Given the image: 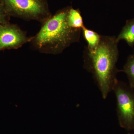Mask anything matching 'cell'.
Returning a JSON list of instances; mask_svg holds the SVG:
<instances>
[{"label":"cell","mask_w":134,"mask_h":134,"mask_svg":"<svg viewBox=\"0 0 134 134\" xmlns=\"http://www.w3.org/2000/svg\"><path fill=\"white\" fill-rule=\"evenodd\" d=\"M128 134H130V133H129Z\"/></svg>","instance_id":"obj_11"},{"label":"cell","mask_w":134,"mask_h":134,"mask_svg":"<svg viewBox=\"0 0 134 134\" xmlns=\"http://www.w3.org/2000/svg\"><path fill=\"white\" fill-rule=\"evenodd\" d=\"M69 7L60 10L43 23L37 34L32 38V44L41 53L58 54L79 42L82 30L73 29L67 23Z\"/></svg>","instance_id":"obj_2"},{"label":"cell","mask_w":134,"mask_h":134,"mask_svg":"<svg viewBox=\"0 0 134 134\" xmlns=\"http://www.w3.org/2000/svg\"><path fill=\"white\" fill-rule=\"evenodd\" d=\"M122 71L127 75L129 86L134 89V54L129 57Z\"/></svg>","instance_id":"obj_9"},{"label":"cell","mask_w":134,"mask_h":134,"mask_svg":"<svg viewBox=\"0 0 134 134\" xmlns=\"http://www.w3.org/2000/svg\"><path fill=\"white\" fill-rule=\"evenodd\" d=\"M82 32L84 38L87 42L86 49L90 52L95 51L100 42L101 35L85 26L82 29Z\"/></svg>","instance_id":"obj_8"},{"label":"cell","mask_w":134,"mask_h":134,"mask_svg":"<svg viewBox=\"0 0 134 134\" xmlns=\"http://www.w3.org/2000/svg\"><path fill=\"white\" fill-rule=\"evenodd\" d=\"M66 20L69 26L73 29L82 30L85 26L80 11L72 7H69Z\"/></svg>","instance_id":"obj_7"},{"label":"cell","mask_w":134,"mask_h":134,"mask_svg":"<svg viewBox=\"0 0 134 134\" xmlns=\"http://www.w3.org/2000/svg\"><path fill=\"white\" fill-rule=\"evenodd\" d=\"M116 40L118 42L125 40L130 47L134 45V18L127 21Z\"/></svg>","instance_id":"obj_6"},{"label":"cell","mask_w":134,"mask_h":134,"mask_svg":"<svg viewBox=\"0 0 134 134\" xmlns=\"http://www.w3.org/2000/svg\"><path fill=\"white\" fill-rule=\"evenodd\" d=\"M7 12L26 20L42 23L51 16L46 0H3Z\"/></svg>","instance_id":"obj_3"},{"label":"cell","mask_w":134,"mask_h":134,"mask_svg":"<svg viewBox=\"0 0 134 134\" xmlns=\"http://www.w3.org/2000/svg\"><path fill=\"white\" fill-rule=\"evenodd\" d=\"M118 43L116 37L101 36L95 51H84V67L93 75L104 99L112 91L118 81L117 74L121 71L116 67Z\"/></svg>","instance_id":"obj_1"},{"label":"cell","mask_w":134,"mask_h":134,"mask_svg":"<svg viewBox=\"0 0 134 134\" xmlns=\"http://www.w3.org/2000/svg\"><path fill=\"white\" fill-rule=\"evenodd\" d=\"M31 39L18 26L6 23L0 25V51L20 48Z\"/></svg>","instance_id":"obj_5"},{"label":"cell","mask_w":134,"mask_h":134,"mask_svg":"<svg viewBox=\"0 0 134 134\" xmlns=\"http://www.w3.org/2000/svg\"><path fill=\"white\" fill-rule=\"evenodd\" d=\"M129 85L118 81L113 91L117 101V113L120 126L127 130L134 129V91Z\"/></svg>","instance_id":"obj_4"},{"label":"cell","mask_w":134,"mask_h":134,"mask_svg":"<svg viewBox=\"0 0 134 134\" xmlns=\"http://www.w3.org/2000/svg\"><path fill=\"white\" fill-rule=\"evenodd\" d=\"M7 12L4 4L0 3V25L6 23Z\"/></svg>","instance_id":"obj_10"}]
</instances>
